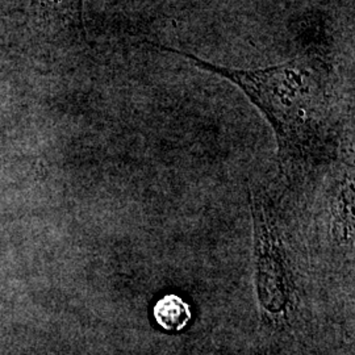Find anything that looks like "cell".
<instances>
[{
	"label": "cell",
	"mask_w": 355,
	"mask_h": 355,
	"mask_svg": "<svg viewBox=\"0 0 355 355\" xmlns=\"http://www.w3.org/2000/svg\"><path fill=\"white\" fill-rule=\"evenodd\" d=\"M179 54L200 70L236 85L263 112L275 129L284 161H311L328 142V69L318 57L300 55L262 69H237L205 61L186 51L150 42Z\"/></svg>",
	"instance_id": "1"
},
{
	"label": "cell",
	"mask_w": 355,
	"mask_h": 355,
	"mask_svg": "<svg viewBox=\"0 0 355 355\" xmlns=\"http://www.w3.org/2000/svg\"><path fill=\"white\" fill-rule=\"evenodd\" d=\"M85 0H32V20L42 31L67 33L85 40L83 24Z\"/></svg>",
	"instance_id": "2"
},
{
	"label": "cell",
	"mask_w": 355,
	"mask_h": 355,
	"mask_svg": "<svg viewBox=\"0 0 355 355\" xmlns=\"http://www.w3.org/2000/svg\"><path fill=\"white\" fill-rule=\"evenodd\" d=\"M153 315L155 322L166 331H180L187 327L192 318L190 305L178 295H165L159 299Z\"/></svg>",
	"instance_id": "3"
}]
</instances>
